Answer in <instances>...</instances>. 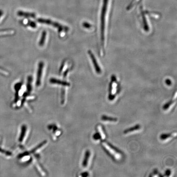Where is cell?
I'll return each mask as SVG.
<instances>
[{"label": "cell", "mask_w": 177, "mask_h": 177, "mask_svg": "<svg viewBox=\"0 0 177 177\" xmlns=\"http://www.w3.org/2000/svg\"><path fill=\"white\" fill-rule=\"evenodd\" d=\"M37 21L41 23L53 26L54 27L58 29L59 32H61L62 31L67 32L69 30V28L67 26H63L58 22H54L50 19L39 18L37 19Z\"/></svg>", "instance_id": "1"}, {"label": "cell", "mask_w": 177, "mask_h": 177, "mask_svg": "<svg viewBox=\"0 0 177 177\" xmlns=\"http://www.w3.org/2000/svg\"><path fill=\"white\" fill-rule=\"evenodd\" d=\"M102 145L105 150L114 158L117 159H120V157L121 156V153L119 151L118 149L113 147L112 145H110V144L106 142H103Z\"/></svg>", "instance_id": "2"}, {"label": "cell", "mask_w": 177, "mask_h": 177, "mask_svg": "<svg viewBox=\"0 0 177 177\" xmlns=\"http://www.w3.org/2000/svg\"><path fill=\"white\" fill-rule=\"evenodd\" d=\"M44 63L43 62H40L38 64V72H37V76L36 84L37 87H39L41 85V78L43 72Z\"/></svg>", "instance_id": "3"}, {"label": "cell", "mask_w": 177, "mask_h": 177, "mask_svg": "<svg viewBox=\"0 0 177 177\" xmlns=\"http://www.w3.org/2000/svg\"><path fill=\"white\" fill-rule=\"evenodd\" d=\"M50 83L51 84H59V85H62L63 86L65 87H69L70 85V83L67 81L58 80L57 79L54 78H51L50 79Z\"/></svg>", "instance_id": "4"}, {"label": "cell", "mask_w": 177, "mask_h": 177, "mask_svg": "<svg viewBox=\"0 0 177 177\" xmlns=\"http://www.w3.org/2000/svg\"><path fill=\"white\" fill-rule=\"evenodd\" d=\"M177 136L176 132L171 133H168V134H163L160 136V138L162 140H166L172 138V137H176Z\"/></svg>", "instance_id": "5"}, {"label": "cell", "mask_w": 177, "mask_h": 177, "mask_svg": "<svg viewBox=\"0 0 177 177\" xmlns=\"http://www.w3.org/2000/svg\"><path fill=\"white\" fill-rule=\"evenodd\" d=\"M18 14L19 16L26 17V18H35V14L33 13H27V12L19 11L18 12Z\"/></svg>", "instance_id": "6"}, {"label": "cell", "mask_w": 177, "mask_h": 177, "mask_svg": "<svg viewBox=\"0 0 177 177\" xmlns=\"http://www.w3.org/2000/svg\"><path fill=\"white\" fill-rule=\"evenodd\" d=\"M90 152L89 150H87V151L86 152L82 163L83 167H86L87 165H88V160H89L90 156Z\"/></svg>", "instance_id": "7"}, {"label": "cell", "mask_w": 177, "mask_h": 177, "mask_svg": "<svg viewBox=\"0 0 177 177\" xmlns=\"http://www.w3.org/2000/svg\"><path fill=\"white\" fill-rule=\"evenodd\" d=\"M140 129V125L139 124H137V125H135V126L132 127L130 128V129H127L124 130V134H128V133H132V132L135 131L139 130Z\"/></svg>", "instance_id": "8"}, {"label": "cell", "mask_w": 177, "mask_h": 177, "mask_svg": "<svg viewBox=\"0 0 177 177\" xmlns=\"http://www.w3.org/2000/svg\"><path fill=\"white\" fill-rule=\"evenodd\" d=\"M47 32L43 31L42 32L41 37L40 41L39 42V45L40 47H42L44 45L45 42L46 38H47Z\"/></svg>", "instance_id": "9"}, {"label": "cell", "mask_w": 177, "mask_h": 177, "mask_svg": "<svg viewBox=\"0 0 177 177\" xmlns=\"http://www.w3.org/2000/svg\"><path fill=\"white\" fill-rule=\"evenodd\" d=\"M88 53L89 54L90 56L92 59V61L93 62L95 68L97 72H99V67L98 66L97 62H96V59L95 58L94 55H93V53H92V52L90 51H88Z\"/></svg>", "instance_id": "10"}, {"label": "cell", "mask_w": 177, "mask_h": 177, "mask_svg": "<svg viewBox=\"0 0 177 177\" xmlns=\"http://www.w3.org/2000/svg\"><path fill=\"white\" fill-rule=\"evenodd\" d=\"M26 131H27V127L25 125H23L22 128V131H21L20 136L19 138L20 142H23L25 136L26 135Z\"/></svg>", "instance_id": "11"}, {"label": "cell", "mask_w": 177, "mask_h": 177, "mask_svg": "<svg viewBox=\"0 0 177 177\" xmlns=\"http://www.w3.org/2000/svg\"><path fill=\"white\" fill-rule=\"evenodd\" d=\"M101 119L105 121H110V122H117L118 119L117 118H114L110 117H108L106 115H103L101 117Z\"/></svg>", "instance_id": "12"}, {"label": "cell", "mask_w": 177, "mask_h": 177, "mask_svg": "<svg viewBox=\"0 0 177 177\" xmlns=\"http://www.w3.org/2000/svg\"><path fill=\"white\" fill-rule=\"evenodd\" d=\"M97 130L98 131V133L100 136V138L103 140L105 139V135L101 125H99L97 126Z\"/></svg>", "instance_id": "13"}, {"label": "cell", "mask_w": 177, "mask_h": 177, "mask_svg": "<svg viewBox=\"0 0 177 177\" xmlns=\"http://www.w3.org/2000/svg\"><path fill=\"white\" fill-rule=\"evenodd\" d=\"M175 101H176V100L175 101H174V100H173V101L169 102V103H167L165 105H164L163 107V109H164V110L168 109L175 102Z\"/></svg>", "instance_id": "14"}, {"label": "cell", "mask_w": 177, "mask_h": 177, "mask_svg": "<svg viewBox=\"0 0 177 177\" xmlns=\"http://www.w3.org/2000/svg\"><path fill=\"white\" fill-rule=\"evenodd\" d=\"M28 26H30V27L32 28H35L37 27L36 23L35 22H33V21H30L28 22Z\"/></svg>", "instance_id": "15"}, {"label": "cell", "mask_w": 177, "mask_h": 177, "mask_svg": "<svg viewBox=\"0 0 177 177\" xmlns=\"http://www.w3.org/2000/svg\"><path fill=\"white\" fill-rule=\"evenodd\" d=\"M93 138L94 139V140H97L99 139L100 138V137L99 134V133H96V134H94V135L93 136ZM101 139V138H100Z\"/></svg>", "instance_id": "16"}, {"label": "cell", "mask_w": 177, "mask_h": 177, "mask_svg": "<svg viewBox=\"0 0 177 177\" xmlns=\"http://www.w3.org/2000/svg\"><path fill=\"white\" fill-rule=\"evenodd\" d=\"M83 27L87 28H90L91 27V25H90L89 23H87V22H84V23H83Z\"/></svg>", "instance_id": "17"}, {"label": "cell", "mask_w": 177, "mask_h": 177, "mask_svg": "<svg viewBox=\"0 0 177 177\" xmlns=\"http://www.w3.org/2000/svg\"><path fill=\"white\" fill-rule=\"evenodd\" d=\"M171 171L169 170H166V175H167V176H169L170 175H171Z\"/></svg>", "instance_id": "18"}, {"label": "cell", "mask_w": 177, "mask_h": 177, "mask_svg": "<svg viewBox=\"0 0 177 177\" xmlns=\"http://www.w3.org/2000/svg\"><path fill=\"white\" fill-rule=\"evenodd\" d=\"M3 14V12L2 10H0V17L2 16Z\"/></svg>", "instance_id": "19"}]
</instances>
